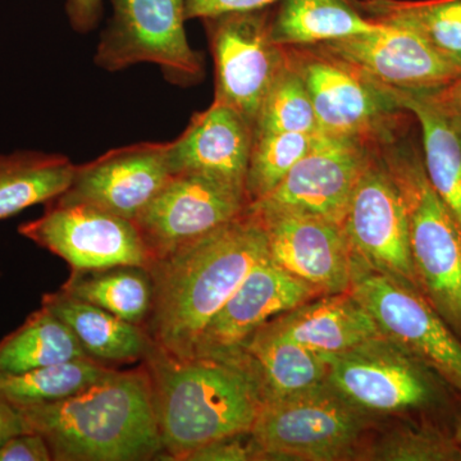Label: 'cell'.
<instances>
[{
	"label": "cell",
	"mask_w": 461,
	"mask_h": 461,
	"mask_svg": "<svg viewBox=\"0 0 461 461\" xmlns=\"http://www.w3.org/2000/svg\"><path fill=\"white\" fill-rule=\"evenodd\" d=\"M318 295L267 256L248 273L238 290L206 324L193 357L221 355L240 346L267 321L293 311Z\"/></svg>",
	"instance_id": "cell-18"
},
{
	"label": "cell",
	"mask_w": 461,
	"mask_h": 461,
	"mask_svg": "<svg viewBox=\"0 0 461 461\" xmlns=\"http://www.w3.org/2000/svg\"><path fill=\"white\" fill-rule=\"evenodd\" d=\"M273 321L282 332L326 360L382 333L350 293L314 297Z\"/></svg>",
	"instance_id": "cell-21"
},
{
	"label": "cell",
	"mask_w": 461,
	"mask_h": 461,
	"mask_svg": "<svg viewBox=\"0 0 461 461\" xmlns=\"http://www.w3.org/2000/svg\"><path fill=\"white\" fill-rule=\"evenodd\" d=\"M112 369L84 357L32 371L0 373V400L16 408L56 402L90 386Z\"/></svg>",
	"instance_id": "cell-29"
},
{
	"label": "cell",
	"mask_w": 461,
	"mask_h": 461,
	"mask_svg": "<svg viewBox=\"0 0 461 461\" xmlns=\"http://www.w3.org/2000/svg\"><path fill=\"white\" fill-rule=\"evenodd\" d=\"M260 454L250 433L223 437L193 451L185 461H254Z\"/></svg>",
	"instance_id": "cell-33"
},
{
	"label": "cell",
	"mask_w": 461,
	"mask_h": 461,
	"mask_svg": "<svg viewBox=\"0 0 461 461\" xmlns=\"http://www.w3.org/2000/svg\"><path fill=\"white\" fill-rule=\"evenodd\" d=\"M74 163L63 154L38 150L0 153V221L65 193Z\"/></svg>",
	"instance_id": "cell-24"
},
{
	"label": "cell",
	"mask_w": 461,
	"mask_h": 461,
	"mask_svg": "<svg viewBox=\"0 0 461 461\" xmlns=\"http://www.w3.org/2000/svg\"><path fill=\"white\" fill-rule=\"evenodd\" d=\"M30 432L23 414L11 403L0 400V446L11 437Z\"/></svg>",
	"instance_id": "cell-37"
},
{
	"label": "cell",
	"mask_w": 461,
	"mask_h": 461,
	"mask_svg": "<svg viewBox=\"0 0 461 461\" xmlns=\"http://www.w3.org/2000/svg\"><path fill=\"white\" fill-rule=\"evenodd\" d=\"M284 48L288 65L308 90L323 135L378 144L411 127L412 115L396 104L386 87L320 44Z\"/></svg>",
	"instance_id": "cell-6"
},
{
	"label": "cell",
	"mask_w": 461,
	"mask_h": 461,
	"mask_svg": "<svg viewBox=\"0 0 461 461\" xmlns=\"http://www.w3.org/2000/svg\"><path fill=\"white\" fill-rule=\"evenodd\" d=\"M41 305L65 321L87 357L112 368L121 364L142 362L153 344L144 327L76 299L62 290L47 294Z\"/></svg>",
	"instance_id": "cell-22"
},
{
	"label": "cell",
	"mask_w": 461,
	"mask_h": 461,
	"mask_svg": "<svg viewBox=\"0 0 461 461\" xmlns=\"http://www.w3.org/2000/svg\"><path fill=\"white\" fill-rule=\"evenodd\" d=\"M379 144L355 187L342 229L355 260L418 288L405 200Z\"/></svg>",
	"instance_id": "cell-11"
},
{
	"label": "cell",
	"mask_w": 461,
	"mask_h": 461,
	"mask_svg": "<svg viewBox=\"0 0 461 461\" xmlns=\"http://www.w3.org/2000/svg\"><path fill=\"white\" fill-rule=\"evenodd\" d=\"M360 459L379 461H461V446L435 424L402 427L364 450Z\"/></svg>",
	"instance_id": "cell-32"
},
{
	"label": "cell",
	"mask_w": 461,
	"mask_h": 461,
	"mask_svg": "<svg viewBox=\"0 0 461 461\" xmlns=\"http://www.w3.org/2000/svg\"><path fill=\"white\" fill-rule=\"evenodd\" d=\"M186 0H111L113 16L100 35L94 62L115 72L153 63L176 86L204 77V59L191 48L185 30Z\"/></svg>",
	"instance_id": "cell-8"
},
{
	"label": "cell",
	"mask_w": 461,
	"mask_h": 461,
	"mask_svg": "<svg viewBox=\"0 0 461 461\" xmlns=\"http://www.w3.org/2000/svg\"><path fill=\"white\" fill-rule=\"evenodd\" d=\"M266 232L273 263L318 295L348 293L353 253L341 224L315 215L249 205Z\"/></svg>",
	"instance_id": "cell-14"
},
{
	"label": "cell",
	"mask_w": 461,
	"mask_h": 461,
	"mask_svg": "<svg viewBox=\"0 0 461 461\" xmlns=\"http://www.w3.org/2000/svg\"><path fill=\"white\" fill-rule=\"evenodd\" d=\"M171 177L168 142H140L75 166L65 193L50 203L90 205L135 221Z\"/></svg>",
	"instance_id": "cell-15"
},
{
	"label": "cell",
	"mask_w": 461,
	"mask_h": 461,
	"mask_svg": "<svg viewBox=\"0 0 461 461\" xmlns=\"http://www.w3.org/2000/svg\"><path fill=\"white\" fill-rule=\"evenodd\" d=\"M103 0H67L66 14L76 32L87 33L98 26Z\"/></svg>",
	"instance_id": "cell-36"
},
{
	"label": "cell",
	"mask_w": 461,
	"mask_h": 461,
	"mask_svg": "<svg viewBox=\"0 0 461 461\" xmlns=\"http://www.w3.org/2000/svg\"><path fill=\"white\" fill-rule=\"evenodd\" d=\"M373 23L405 27L461 71V0H354Z\"/></svg>",
	"instance_id": "cell-26"
},
{
	"label": "cell",
	"mask_w": 461,
	"mask_h": 461,
	"mask_svg": "<svg viewBox=\"0 0 461 461\" xmlns=\"http://www.w3.org/2000/svg\"><path fill=\"white\" fill-rule=\"evenodd\" d=\"M284 0H186L185 2V16L186 20L194 18H208L227 14V12L253 11L272 7L276 3ZM353 2V0H348Z\"/></svg>",
	"instance_id": "cell-35"
},
{
	"label": "cell",
	"mask_w": 461,
	"mask_h": 461,
	"mask_svg": "<svg viewBox=\"0 0 461 461\" xmlns=\"http://www.w3.org/2000/svg\"><path fill=\"white\" fill-rule=\"evenodd\" d=\"M369 414L339 395L329 382L264 403L250 430L260 460L360 459Z\"/></svg>",
	"instance_id": "cell-5"
},
{
	"label": "cell",
	"mask_w": 461,
	"mask_h": 461,
	"mask_svg": "<svg viewBox=\"0 0 461 461\" xmlns=\"http://www.w3.org/2000/svg\"><path fill=\"white\" fill-rule=\"evenodd\" d=\"M17 409L56 461H147L163 453L142 364L132 371L112 369L65 399Z\"/></svg>",
	"instance_id": "cell-3"
},
{
	"label": "cell",
	"mask_w": 461,
	"mask_h": 461,
	"mask_svg": "<svg viewBox=\"0 0 461 461\" xmlns=\"http://www.w3.org/2000/svg\"><path fill=\"white\" fill-rule=\"evenodd\" d=\"M379 144V142H378ZM375 142L321 135L266 198L250 203L288 209L341 224Z\"/></svg>",
	"instance_id": "cell-16"
},
{
	"label": "cell",
	"mask_w": 461,
	"mask_h": 461,
	"mask_svg": "<svg viewBox=\"0 0 461 461\" xmlns=\"http://www.w3.org/2000/svg\"><path fill=\"white\" fill-rule=\"evenodd\" d=\"M409 131L382 142L379 150L405 200L418 288L461 339V226L430 185Z\"/></svg>",
	"instance_id": "cell-4"
},
{
	"label": "cell",
	"mask_w": 461,
	"mask_h": 461,
	"mask_svg": "<svg viewBox=\"0 0 461 461\" xmlns=\"http://www.w3.org/2000/svg\"><path fill=\"white\" fill-rule=\"evenodd\" d=\"M267 256L263 224L248 206L230 222L151 260L149 339L173 357H193L206 324Z\"/></svg>",
	"instance_id": "cell-1"
},
{
	"label": "cell",
	"mask_w": 461,
	"mask_h": 461,
	"mask_svg": "<svg viewBox=\"0 0 461 461\" xmlns=\"http://www.w3.org/2000/svg\"><path fill=\"white\" fill-rule=\"evenodd\" d=\"M348 293L384 335L408 348L461 395V339L418 288L373 271L353 258Z\"/></svg>",
	"instance_id": "cell-10"
},
{
	"label": "cell",
	"mask_w": 461,
	"mask_h": 461,
	"mask_svg": "<svg viewBox=\"0 0 461 461\" xmlns=\"http://www.w3.org/2000/svg\"><path fill=\"white\" fill-rule=\"evenodd\" d=\"M60 290L140 327L147 323L153 303V281L147 267L71 272Z\"/></svg>",
	"instance_id": "cell-27"
},
{
	"label": "cell",
	"mask_w": 461,
	"mask_h": 461,
	"mask_svg": "<svg viewBox=\"0 0 461 461\" xmlns=\"http://www.w3.org/2000/svg\"><path fill=\"white\" fill-rule=\"evenodd\" d=\"M50 448L44 437L23 432L0 446V461H51Z\"/></svg>",
	"instance_id": "cell-34"
},
{
	"label": "cell",
	"mask_w": 461,
	"mask_h": 461,
	"mask_svg": "<svg viewBox=\"0 0 461 461\" xmlns=\"http://www.w3.org/2000/svg\"><path fill=\"white\" fill-rule=\"evenodd\" d=\"M387 90L393 94L396 104L409 112L420 124L421 157L430 185L461 226L460 112L446 100L442 94L444 89Z\"/></svg>",
	"instance_id": "cell-20"
},
{
	"label": "cell",
	"mask_w": 461,
	"mask_h": 461,
	"mask_svg": "<svg viewBox=\"0 0 461 461\" xmlns=\"http://www.w3.org/2000/svg\"><path fill=\"white\" fill-rule=\"evenodd\" d=\"M381 23L348 0H284L275 9L272 38L281 47L317 45L375 32Z\"/></svg>",
	"instance_id": "cell-25"
},
{
	"label": "cell",
	"mask_w": 461,
	"mask_h": 461,
	"mask_svg": "<svg viewBox=\"0 0 461 461\" xmlns=\"http://www.w3.org/2000/svg\"><path fill=\"white\" fill-rule=\"evenodd\" d=\"M249 205L247 190L241 187L180 173L172 175L133 222L154 260L230 222Z\"/></svg>",
	"instance_id": "cell-13"
},
{
	"label": "cell",
	"mask_w": 461,
	"mask_h": 461,
	"mask_svg": "<svg viewBox=\"0 0 461 461\" xmlns=\"http://www.w3.org/2000/svg\"><path fill=\"white\" fill-rule=\"evenodd\" d=\"M321 133H263L254 136L247 176L250 203L266 198L293 167L313 149Z\"/></svg>",
	"instance_id": "cell-30"
},
{
	"label": "cell",
	"mask_w": 461,
	"mask_h": 461,
	"mask_svg": "<svg viewBox=\"0 0 461 461\" xmlns=\"http://www.w3.org/2000/svg\"><path fill=\"white\" fill-rule=\"evenodd\" d=\"M320 45L387 89L442 90L461 75L420 35L402 26L381 23L375 32Z\"/></svg>",
	"instance_id": "cell-17"
},
{
	"label": "cell",
	"mask_w": 461,
	"mask_h": 461,
	"mask_svg": "<svg viewBox=\"0 0 461 461\" xmlns=\"http://www.w3.org/2000/svg\"><path fill=\"white\" fill-rule=\"evenodd\" d=\"M240 348L259 378L266 402L295 395L327 381L329 362L282 332L273 320L251 333Z\"/></svg>",
	"instance_id": "cell-23"
},
{
	"label": "cell",
	"mask_w": 461,
	"mask_h": 461,
	"mask_svg": "<svg viewBox=\"0 0 461 461\" xmlns=\"http://www.w3.org/2000/svg\"><path fill=\"white\" fill-rule=\"evenodd\" d=\"M453 438L457 445L461 446V411L460 414L457 415L456 420H455V426L453 429Z\"/></svg>",
	"instance_id": "cell-39"
},
{
	"label": "cell",
	"mask_w": 461,
	"mask_h": 461,
	"mask_svg": "<svg viewBox=\"0 0 461 461\" xmlns=\"http://www.w3.org/2000/svg\"><path fill=\"white\" fill-rule=\"evenodd\" d=\"M327 382L366 414L435 412L454 391L408 348L384 332L327 359Z\"/></svg>",
	"instance_id": "cell-7"
},
{
	"label": "cell",
	"mask_w": 461,
	"mask_h": 461,
	"mask_svg": "<svg viewBox=\"0 0 461 461\" xmlns=\"http://www.w3.org/2000/svg\"><path fill=\"white\" fill-rule=\"evenodd\" d=\"M263 133H321L308 90L287 59L254 124V136Z\"/></svg>",
	"instance_id": "cell-31"
},
{
	"label": "cell",
	"mask_w": 461,
	"mask_h": 461,
	"mask_svg": "<svg viewBox=\"0 0 461 461\" xmlns=\"http://www.w3.org/2000/svg\"><path fill=\"white\" fill-rule=\"evenodd\" d=\"M87 357L74 332L47 306L0 342V373H21Z\"/></svg>",
	"instance_id": "cell-28"
},
{
	"label": "cell",
	"mask_w": 461,
	"mask_h": 461,
	"mask_svg": "<svg viewBox=\"0 0 461 461\" xmlns=\"http://www.w3.org/2000/svg\"><path fill=\"white\" fill-rule=\"evenodd\" d=\"M446 100L461 113V75L453 84L442 90Z\"/></svg>",
	"instance_id": "cell-38"
},
{
	"label": "cell",
	"mask_w": 461,
	"mask_h": 461,
	"mask_svg": "<svg viewBox=\"0 0 461 461\" xmlns=\"http://www.w3.org/2000/svg\"><path fill=\"white\" fill-rule=\"evenodd\" d=\"M148 373L163 453L185 461L223 437L250 433L266 396L241 348L177 357L151 344L141 362Z\"/></svg>",
	"instance_id": "cell-2"
},
{
	"label": "cell",
	"mask_w": 461,
	"mask_h": 461,
	"mask_svg": "<svg viewBox=\"0 0 461 461\" xmlns=\"http://www.w3.org/2000/svg\"><path fill=\"white\" fill-rule=\"evenodd\" d=\"M254 124L235 109L212 103L168 142L172 175L195 173L247 190Z\"/></svg>",
	"instance_id": "cell-19"
},
{
	"label": "cell",
	"mask_w": 461,
	"mask_h": 461,
	"mask_svg": "<svg viewBox=\"0 0 461 461\" xmlns=\"http://www.w3.org/2000/svg\"><path fill=\"white\" fill-rule=\"evenodd\" d=\"M45 205L44 214L21 224L18 232L65 260L72 272L150 266V254L133 221L90 205Z\"/></svg>",
	"instance_id": "cell-12"
},
{
	"label": "cell",
	"mask_w": 461,
	"mask_h": 461,
	"mask_svg": "<svg viewBox=\"0 0 461 461\" xmlns=\"http://www.w3.org/2000/svg\"><path fill=\"white\" fill-rule=\"evenodd\" d=\"M271 7L203 18L214 62V100L256 124L273 85L286 66L272 38Z\"/></svg>",
	"instance_id": "cell-9"
}]
</instances>
